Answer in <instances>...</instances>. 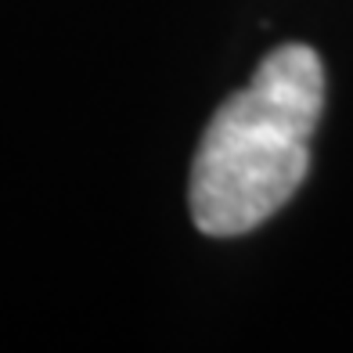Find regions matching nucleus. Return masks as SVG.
<instances>
[{
  "label": "nucleus",
  "instance_id": "nucleus-1",
  "mask_svg": "<svg viewBox=\"0 0 353 353\" xmlns=\"http://www.w3.org/2000/svg\"><path fill=\"white\" fill-rule=\"evenodd\" d=\"M321 108L325 69L314 47L285 43L260 61L249 87L216 108L191 163L188 202L202 234H245L296 195Z\"/></svg>",
  "mask_w": 353,
  "mask_h": 353
}]
</instances>
